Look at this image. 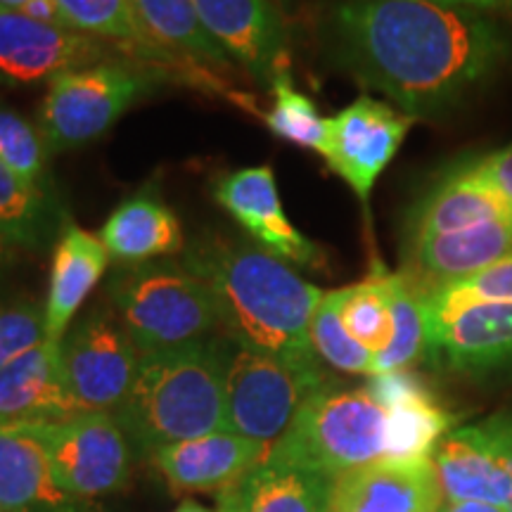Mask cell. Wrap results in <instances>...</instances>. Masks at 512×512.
Here are the masks:
<instances>
[{"label": "cell", "mask_w": 512, "mask_h": 512, "mask_svg": "<svg viewBox=\"0 0 512 512\" xmlns=\"http://www.w3.org/2000/svg\"><path fill=\"white\" fill-rule=\"evenodd\" d=\"M387 411L366 387L339 389L328 382L309 396L268 456L339 477L384 458Z\"/></svg>", "instance_id": "5"}, {"label": "cell", "mask_w": 512, "mask_h": 512, "mask_svg": "<svg viewBox=\"0 0 512 512\" xmlns=\"http://www.w3.org/2000/svg\"><path fill=\"white\" fill-rule=\"evenodd\" d=\"M57 484L43 448L15 420H0V512H91Z\"/></svg>", "instance_id": "19"}, {"label": "cell", "mask_w": 512, "mask_h": 512, "mask_svg": "<svg viewBox=\"0 0 512 512\" xmlns=\"http://www.w3.org/2000/svg\"><path fill=\"white\" fill-rule=\"evenodd\" d=\"M219 512H242V508H240V494H238V486H233V489H228V491H221V498H219Z\"/></svg>", "instance_id": "40"}, {"label": "cell", "mask_w": 512, "mask_h": 512, "mask_svg": "<svg viewBox=\"0 0 512 512\" xmlns=\"http://www.w3.org/2000/svg\"><path fill=\"white\" fill-rule=\"evenodd\" d=\"M491 420H494V427H496V439H498V446H501L503 463L508 467L512 477V415L498 413V415H491ZM505 512H512V501Z\"/></svg>", "instance_id": "38"}, {"label": "cell", "mask_w": 512, "mask_h": 512, "mask_svg": "<svg viewBox=\"0 0 512 512\" xmlns=\"http://www.w3.org/2000/svg\"><path fill=\"white\" fill-rule=\"evenodd\" d=\"M131 5L140 27L159 48L211 67L233 64L202 24L195 0H131Z\"/></svg>", "instance_id": "25"}, {"label": "cell", "mask_w": 512, "mask_h": 512, "mask_svg": "<svg viewBox=\"0 0 512 512\" xmlns=\"http://www.w3.org/2000/svg\"><path fill=\"white\" fill-rule=\"evenodd\" d=\"M110 264V252L98 235L67 221L62 226L53 254L48 304L43 311V328L50 342H62L83 299L91 294Z\"/></svg>", "instance_id": "22"}, {"label": "cell", "mask_w": 512, "mask_h": 512, "mask_svg": "<svg viewBox=\"0 0 512 512\" xmlns=\"http://www.w3.org/2000/svg\"><path fill=\"white\" fill-rule=\"evenodd\" d=\"M174 512H211V510H207L204 505L195 503V501H183Z\"/></svg>", "instance_id": "42"}, {"label": "cell", "mask_w": 512, "mask_h": 512, "mask_svg": "<svg viewBox=\"0 0 512 512\" xmlns=\"http://www.w3.org/2000/svg\"><path fill=\"white\" fill-rule=\"evenodd\" d=\"M311 344L313 351L328 361L332 368L342 373L354 375H373L375 356L366 347L356 342L344 328L342 316H339L335 294L325 292L320 299L316 313L311 320Z\"/></svg>", "instance_id": "33"}, {"label": "cell", "mask_w": 512, "mask_h": 512, "mask_svg": "<svg viewBox=\"0 0 512 512\" xmlns=\"http://www.w3.org/2000/svg\"><path fill=\"white\" fill-rule=\"evenodd\" d=\"M273 107L266 114V126L273 136L285 143L325 155L328 147V119L320 117L316 102L294 88L287 69L275 74L271 81Z\"/></svg>", "instance_id": "30"}, {"label": "cell", "mask_w": 512, "mask_h": 512, "mask_svg": "<svg viewBox=\"0 0 512 512\" xmlns=\"http://www.w3.org/2000/svg\"><path fill=\"white\" fill-rule=\"evenodd\" d=\"M60 226V211L48 192L19 178L0 162V238L27 249H43Z\"/></svg>", "instance_id": "27"}, {"label": "cell", "mask_w": 512, "mask_h": 512, "mask_svg": "<svg viewBox=\"0 0 512 512\" xmlns=\"http://www.w3.org/2000/svg\"><path fill=\"white\" fill-rule=\"evenodd\" d=\"M328 382L320 363H290L238 344L228 368L223 432L273 444L306 399Z\"/></svg>", "instance_id": "7"}, {"label": "cell", "mask_w": 512, "mask_h": 512, "mask_svg": "<svg viewBox=\"0 0 512 512\" xmlns=\"http://www.w3.org/2000/svg\"><path fill=\"white\" fill-rule=\"evenodd\" d=\"M389 278H392V273L380 261H375L373 273L363 283L332 292L344 328L373 356H380L394 335L392 283H389Z\"/></svg>", "instance_id": "28"}, {"label": "cell", "mask_w": 512, "mask_h": 512, "mask_svg": "<svg viewBox=\"0 0 512 512\" xmlns=\"http://www.w3.org/2000/svg\"><path fill=\"white\" fill-rule=\"evenodd\" d=\"M79 413L62 370L60 342L43 339L0 368V420L57 422Z\"/></svg>", "instance_id": "20"}, {"label": "cell", "mask_w": 512, "mask_h": 512, "mask_svg": "<svg viewBox=\"0 0 512 512\" xmlns=\"http://www.w3.org/2000/svg\"><path fill=\"white\" fill-rule=\"evenodd\" d=\"M512 254V219L479 223L403 249V275L420 292L456 283Z\"/></svg>", "instance_id": "18"}, {"label": "cell", "mask_w": 512, "mask_h": 512, "mask_svg": "<svg viewBox=\"0 0 512 512\" xmlns=\"http://www.w3.org/2000/svg\"><path fill=\"white\" fill-rule=\"evenodd\" d=\"M29 0H0V8L3 10H22Z\"/></svg>", "instance_id": "43"}, {"label": "cell", "mask_w": 512, "mask_h": 512, "mask_svg": "<svg viewBox=\"0 0 512 512\" xmlns=\"http://www.w3.org/2000/svg\"><path fill=\"white\" fill-rule=\"evenodd\" d=\"M392 318L394 335L389 347L375 356L373 375L406 370L411 363L425 356L427 328L422 311V294L403 273H392Z\"/></svg>", "instance_id": "29"}, {"label": "cell", "mask_w": 512, "mask_h": 512, "mask_svg": "<svg viewBox=\"0 0 512 512\" xmlns=\"http://www.w3.org/2000/svg\"><path fill=\"white\" fill-rule=\"evenodd\" d=\"M463 166L477 181L489 185L491 190H496L512 204V143L503 150L491 152V155L463 162Z\"/></svg>", "instance_id": "36"}, {"label": "cell", "mask_w": 512, "mask_h": 512, "mask_svg": "<svg viewBox=\"0 0 512 512\" xmlns=\"http://www.w3.org/2000/svg\"><path fill=\"white\" fill-rule=\"evenodd\" d=\"M439 512H444V508H441V510H439Z\"/></svg>", "instance_id": "45"}, {"label": "cell", "mask_w": 512, "mask_h": 512, "mask_svg": "<svg viewBox=\"0 0 512 512\" xmlns=\"http://www.w3.org/2000/svg\"><path fill=\"white\" fill-rule=\"evenodd\" d=\"M332 479L266 456L238 484L242 512H328Z\"/></svg>", "instance_id": "24"}, {"label": "cell", "mask_w": 512, "mask_h": 512, "mask_svg": "<svg viewBox=\"0 0 512 512\" xmlns=\"http://www.w3.org/2000/svg\"><path fill=\"white\" fill-rule=\"evenodd\" d=\"M110 299L140 356L200 342L221 325L209 287L174 261L121 268Z\"/></svg>", "instance_id": "4"}, {"label": "cell", "mask_w": 512, "mask_h": 512, "mask_svg": "<svg viewBox=\"0 0 512 512\" xmlns=\"http://www.w3.org/2000/svg\"><path fill=\"white\" fill-rule=\"evenodd\" d=\"M444 512H503L501 508L484 503H446Z\"/></svg>", "instance_id": "41"}, {"label": "cell", "mask_w": 512, "mask_h": 512, "mask_svg": "<svg viewBox=\"0 0 512 512\" xmlns=\"http://www.w3.org/2000/svg\"><path fill=\"white\" fill-rule=\"evenodd\" d=\"M432 460L448 503H484L508 510L512 477L503 463L491 418L448 432Z\"/></svg>", "instance_id": "16"}, {"label": "cell", "mask_w": 512, "mask_h": 512, "mask_svg": "<svg viewBox=\"0 0 512 512\" xmlns=\"http://www.w3.org/2000/svg\"><path fill=\"white\" fill-rule=\"evenodd\" d=\"M271 444L233 432H211L150 453L174 491H228L268 456Z\"/></svg>", "instance_id": "17"}, {"label": "cell", "mask_w": 512, "mask_h": 512, "mask_svg": "<svg viewBox=\"0 0 512 512\" xmlns=\"http://www.w3.org/2000/svg\"><path fill=\"white\" fill-rule=\"evenodd\" d=\"M48 155L50 147L41 128L0 102V162L27 183L43 188Z\"/></svg>", "instance_id": "34"}, {"label": "cell", "mask_w": 512, "mask_h": 512, "mask_svg": "<svg viewBox=\"0 0 512 512\" xmlns=\"http://www.w3.org/2000/svg\"><path fill=\"white\" fill-rule=\"evenodd\" d=\"M444 508L432 458L356 467L332 479L328 512H439Z\"/></svg>", "instance_id": "14"}, {"label": "cell", "mask_w": 512, "mask_h": 512, "mask_svg": "<svg viewBox=\"0 0 512 512\" xmlns=\"http://www.w3.org/2000/svg\"><path fill=\"white\" fill-rule=\"evenodd\" d=\"M62 370L79 413L117 411L136 380L140 351L117 311L98 306L60 342Z\"/></svg>", "instance_id": "9"}, {"label": "cell", "mask_w": 512, "mask_h": 512, "mask_svg": "<svg viewBox=\"0 0 512 512\" xmlns=\"http://www.w3.org/2000/svg\"><path fill=\"white\" fill-rule=\"evenodd\" d=\"M46 339L43 313L36 306H17L0 313V368Z\"/></svg>", "instance_id": "35"}, {"label": "cell", "mask_w": 512, "mask_h": 512, "mask_svg": "<svg viewBox=\"0 0 512 512\" xmlns=\"http://www.w3.org/2000/svg\"><path fill=\"white\" fill-rule=\"evenodd\" d=\"M420 294L425 318H439L475 304H512V254L475 275Z\"/></svg>", "instance_id": "32"}, {"label": "cell", "mask_w": 512, "mask_h": 512, "mask_svg": "<svg viewBox=\"0 0 512 512\" xmlns=\"http://www.w3.org/2000/svg\"><path fill=\"white\" fill-rule=\"evenodd\" d=\"M501 219H512V204L456 164L415 204L406 223V247Z\"/></svg>", "instance_id": "21"}, {"label": "cell", "mask_w": 512, "mask_h": 512, "mask_svg": "<svg viewBox=\"0 0 512 512\" xmlns=\"http://www.w3.org/2000/svg\"><path fill=\"white\" fill-rule=\"evenodd\" d=\"M19 425L43 448L67 494L88 501L124 489L131 477L133 446L114 413H76L67 420Z\"/></svg>", "instance_id": "8"}, {"label": "cell", "mask_w": 512, "mask_h": 512, "mask_svg": "<svg viewBox=\"0 0 512 512\" xmlns=\"http://www.w3.org/2000/svg\"><path fill=\"white\" fill-rule=\"evenodd\" d=\"M238 344L211 335L143 354L114 418L140 453L226 430V380Z\"/></svg>", "instance_id": "3"}, {"label": "cell", "mask_w": 512, "mask_h": 512, "mask_svg": "<svg viewBox=\"0 0 512 512\" xmlns=\"http://www.w3.org/2000/svg\"><path fill=\"white\" fill-rule=\"evenodd\" d=\"M411 126L413 117L370 95H361L328 119L325 162L344 178L366 211L377 178L392 164Z\"/></svg>", "instance_id": "10"}, {"label": "cell", "mask_w": 512, "mask_h": 512, "mask_svg": "<svg viewBox=\"0 0 512 512\" xmlns=\"http://www.w3.org/2000/svg\"><path fill=\"white\" fill-rule=\"evenodd\" d=\"M337 67L408 117H432L508 60V27L491 12L430 0H342L325 22Z\"/></svg>", "instance_id": "1"}, {"label": "cell", "mask_w": 512, "mask_h": 512, "mask_svg": "<svg viewBox=\"0 0 512 512\" xmlns=\"http://www.w3.org/2000/svg\"><path fill=\"white\" fill-rule=\"evenodd\" d=\"M183 266L209 287L221 328L240 347L290 363H318L311 320L323 290L304 280L287 261L235 238H200Z\"/></svg>", "instance_id": "2"}, {"label": "cell", "mask_w": 512, "mask_h": 512, "mask_svg": "<svg viewBox=\"0 0 512 512\" xmlns=\"http://www.w3.org/2000/svg\"><path fill=\"white\" fill-rule=\"evenodd\" d=\"M214 197L268 254L306 268L323 266L318 245L287 219L271 166H252L219 178Z\"/></svg>", "instance_id": "13"}, {"label": "cell", "mask_w": 512, "mask_h": 512, "mask_svg": "<svg viewBox=\"0 0 512 512\" xmlns=\"http://www.w3.org/2000/svg\"><path fill=\"white\" fill-rule=\"evenodd\" d=\"M456 415L441 408L430 387L387 408V439L384 458L418 460L432 458L448 432H453Z\"/></svg>", "instance_id": "26"}, {"label": "cell", "mask_w": 512, "mask_h": 512, "mask_svg": "<svg viewBox=\"0 0 512 512\" xmlns=\"http://www.w3.org/2000/svg\"><path fill=\"white\" fill-rule=\"evenodd\" d=\"M425 361L458 375L512 370V304H475L425 318Z\"/></svg>", "instance_id": "11"}, {"label": "cell", "mask_w": 512, "mask_h": 512, "mask_svg": "<svg viewBox=\"0 0 512 512\" xmlns=\"http://www.w3.org/2000/svg\"><path fill=\"white\" fill-rule=\"evenodd\" d=\"M275 3H283V0H275Z\"/></svg>", "instance_id": "44"}, {"label": "cell", "mask_w": 512, "mask_h": 512, "mask_svg": "<svg viewBox=\"0 0 512 512\" xmlns=\"http://www.w3.org/2000/svg\"><path fill=\"white\" fill-rule=\"evenodd\" d=\"M430 3L439 5H453V8H472L482 12H503V15H510L512 12V0H430Z\"/></svg>", "instance_id": "39"}, {"label": "cell", "mask_w": 512, "mask_h": 512, "mask_svg": "<svg viewBox=\"0 0 512 512\" xmlns=\"http://www.w3.org/2000/svg\"><path fill=\"white\" fill-rule=\"evenodd\" d=\"M57 5L69 24L83 34L128 43L145 57L164 50L150 41V36L140 27L131 0H57Z\"/></svg>", "instance_id": "31"}, {"label": "cell", "mask_w": 512, "mask_h": 512, "mask_svg": "<svg viewBox=\"0 0 512 512\" xmlns=\"http://www.w3.org/2000/svg\"><path fill=\"white\" fill-rule=\"evenodd\" d=\"M102 60H110V53L100 38L48 27L22 12L0 8V79L5 83H50L57 74Z\"/></svg>", "instance_id": "12"}, {"label": "cell", "mask_w": 512, "mask_h": 512, "mask_svg": "<svg viewBox=\"0 0 512 512\" xmlns=\"http://www.w3.org/2000/svg\"><path fill=\"white\" fill-rule=\"evenodd\" d=\"M157 86L147 64L102 60L57 74L41 105V133L50 152L76 150L107 133Z\"/></svg>", "instance_id": "6"}, {"label": "cell", "mask_w": 512, "mask_h": 512, "mask_svg": "<svg viewBox=\"0 0 512 512\" xmlns=\"http://www.w3.org/2000/svg\"><path fill=\"white\" fill-rule=\"evenodd\" d=\"M202 24L256 81L287 69V31L275 0H195Z\"/></svg>", "instance_id": "15"}, {"label": "cell", "mask_w": 512, "mask_h": 512, "mask_svg": "<svg viewBox=\"0 0 512 512\" xmlns=\"http://www.w3.org/2000/svg\"><path fill=\"white\" fill-rule=\"evenodd\" d=\"M17 12H22V15H27L29 19H34V22L48 24V27L74 29L72 24H69V19L64 17L60 5H57V0H29V3Z\"/></svg>", "instance_id": "37"}, {"label": "cell", "mask_w": 512, "mask_h": 512, "mask_svg": "<svg viewBox=\"0 0 512 512\" xmlns=\"http://www.w3.org/2000/svg\"><path fill=\"white\" fill-rule=\"evenodd\" d=\"M98 238L112 259L124 266L150 264L183 249L181 223L152 190H140L121 202L100 228Z\"/></svg>", "instance_id": "23"}]
</instances>
